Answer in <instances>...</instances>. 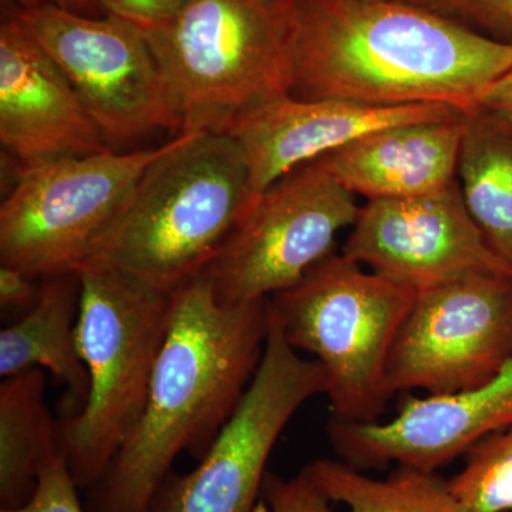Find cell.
I'll use <instances>...</instances> for the list:
<instances>
[{"label":"cell","mask_w":512,"mask_h":512,"mask_svg":"<svg viewBox=\"0 0 512 512\" xmlns=\"http://www.w3.org/2000/svg\"><path fill=\"white\" fill-rule=\"evenodd\" d=\"M255 200L234 138L180 134L148 165L86 265L109 266L175 292L214 261Z\"/></svg>","instance_id":"3"},{"label":"cell","mask_w":512,"mask_h":512,"mask_svg":"<svg viewBox=\"0 0 512 512\" xmlns=\"http://www.w3.org/2000/svg\"><path fill=\"white\" fill-rule=\"evenodd\" d=\"M512 359V276L470 274L417 289L399 330L387 383L393 394L461 392Z\"/></svg>","instance_id":"11"},{"label":"cell","mask_w":512,"mask_h":512,"mask_svg":"<svg viewBox=\"0 0 512 512\" xmlns=\"http://www.w3.org/2000/svg\"><path fill=\"white\" fill-rule=\"evenodd\" d=\"M268 320V299L221 305L204 271L175 291L143 416L86 512H146L181 454L208 453L261 365Z\"/></svg>","instance_id":"2"},{"label":"cell","mask_w":512,"mask_h":512,"mask_svg":"<svg viewBox=\"0 0 512 512\" xmlns=\"http://www.w3.org/2000/svg\"><path fill=\"white\" fill-rule=\"evenodd\" d=\"M457 181L468 214L512 269V124L483 109L464 116Z\"/></svg>","instance_id":"18"},{"label":"cell","mask_w":512,"mask_h":512,"mask_svg":"<svg viewBox=\"0 0 512 512\" xmlns=\"http://www.w3.org/2000/svg\"><path fill=\"white\" fill-rule=\"evenodd\" d=\"M45 394L43 369L16 373L0 384V508L28 503L43 464L63 451Z\"/></svg>","instance_id":"19"},{"label":"cell","mask_w":512,"mask_h":512,"mask_svg":"<svg viewBox=\"0 0 512 512\" xmlns=\"http://www.w3.org/2000/svg\"><path fill=\"white\" fill-rule=\"evenodd\" d=\"M170 146L19 164L0 207V265L33 278L92 261L148 165Z\"/></svg>","instance_id":"7"},{"label":"cell","mask_w":512,"mask_h":512,"mask_svg":"<svg viewBox=\"0 0 512 512\" xmlns=\"http://www.w3.org/2000/svg\"><path fill=\"white\" fill-rule=\"evenodd\" d=\"M416 295L414 286L332 252L268 299L286 342L322 366L333 419H380L394 396L387 383L390 353Z\"/></svg>","instance_id":"6"},{"label":"cell","mask_w":512,"mask_h":512,"mask_svg":"<svg viewBox=\"0 0 512 512\" xmlns=\"http://www.w3.org/2000/svg\"><path fill=\"white\" fill-rule=\"evenodd\" d=\"M0 141L19 164L110 150L66 74L16 10L0 25Z\"/></svg>","instance_id":"15"},{"label":"cell","mask_w":512,"mask_h":512,"mask_svg":"<svg viewBox=\"0 0 512 512\" xmlns=\"http://www.w3.org/2000/svg\"><path fill=\"white\" fill-rule=\"evenodd\" d=\"M512 427V359L473 389L407 397L387 421L330 420L328 436L340 460L356 468L412 467L437 471L466 456L478 441Z\"/></svg>","instance_id":"13"},{"label":"cell","mask_w":512,"mask_h":512,"mask_svg":"<svg viewBox=\"0 0 512 512\" xmlns=\"http://www.w3.org/2000/svg\"><path fill=\"white\" fill-rule=\"evenodd\" d=\"M464 116L382 128L316 161L367 201L437 194L457 181Z\"/></svg>","instance_id":"16"},{"label":"cell","mask_w":512,"mask_h":512,"mask_svg":"<svg viewBox=\"0 0 512 512\" xmlns=\"http://www.w3.org/2000/svg\"><path fill=\"white\" fill-rule=\"evenodd\" d=\"M147 37L183 119L181 134H225L239 113L291 93L292 0H187Z\"/></svg>","instance_id":"5"},{"label":"cell","mask_w":512,"mask_h":512,"mask_svg":"<svg viewBox=\"0 0 512 512\" xmlns=\"http://www.w3.org/2000/svg\"><path fill=\"white\" fill-rule=\"evenodd\" d=\"M13 2L18 5V9L30 8V6L42 5V3H53V5L83 13V15L84 12H92L94 8H99L96 0H13Z\"/></svg>","instance_id":"28"},{"label":"cell","mask_w":512,"mask_h":512,"mask_svg":"<svg viewBox=\"0 0 512 512\" xmlns=\"http://www.w3.org/2000/svg\"><path fill=\"white\" fill-rule=\"evenodd\" d=\"M460 23L474 32L491 33L512 45V0H407Z\"/></svg>","instance_id":"22"},{"label":"cell","mask_w":512,"mask_h":512,"mask_svg":"<svg viewBox=\"0 0 512 512\" xmlns=\"http://www.w3.org/2000/svg\"><path fill=\"white\" fill-rule=\"evenodd\" d=\"M39 279L10 266H0V306L3 311H25L35 308L42 295Z\"/></svg>","instance_id":"26"},{"label":"cell","mask_w":512,"mask_h":512,"mask_svg":"<svg viewBox=\"0 0 512 512\" xmlns=\"http://www.w3.org/2000/svg\"><path fill=\"white\" fill-rule=\"evenodd\" d=\"M79 275L43 279L35 308L0 332V375L3 379L30 369L47 370L66 387V416L82 412L89 396L90 379L77 350Z\"/></svg>","instance_id":"17"},{"label":"cell","mask_w":512,"mask_h":512,"mask_svg":"<svg viewBox=\"0 0 512 512\" xmlns=\"http://www.w3.org/2000/svg\"><path fill=\"white\" fill-rule=\"evenodd\" d=\"M59 64L107 144L183 131L180 110L143 30L117 16L53 5L16 9Z\"/></svg>","instance_id":"10"},{"label":"cell","mask_w":512,"mask_h":512,"mask_svg":"<svg viewBox=\"0 0 512 512\" xmlns=\"http://www.w3.org/2000/svg\"><path fill=\"white\" fill-rule=\"evenodd\" d=\"M77 275L76 342L90 389L82 412L59 421V433L74 481L89 490L143 416L175 292L109 266H82Z\"/></svg>","instance_id":"4"},{"label":"cell","mask_w":512,"mask_h":512,"mask_svg":"<svg viewBox=\"0 0 512 512\" xmlns=\"http://www.w3.org/2000/svg\"><path fill=\"white\" fill-rule=\"evenodd\" d=\"M448 480L468 512H512V427L478 441Z\"/></svg>","instance_id":"21"},{"label":"cell","mask_w":512,"mask_h":512,"mask_svg":"<svg viewBox=\"0 0 512 512\" xmlns=\"http://www.w3.org/2000/svg\"><path fill=\"white\" fill-rule=\"evenodd\" d=\"M480 109L512 124V67L485 92Z\"/></svg>","instance_id":"27"},{"label":"cell","mask_w":512,"mask_h":512,"mask_svg":"<svg viewBox=\"0 0 512 512\" xmlns=\"http://www.w3.org/2000/svg\"><path fill=\"white\" fill-rule=\"evenodd\" d=\"M76 484L63 451L43 464L37 477L35 494L18 508H0V512H86L80 503Z\"/></svg>","instance_id":"23"},{"label":"cell","mask_w":512,"mask_h":512,"mask_svg":"<svg viewBox=\"0 0 512 512\" xmlns=\"http://www.w3.org/2000/svg\"><path fill=\"white\" fill-rule=\"evenodd\" d=\"M264 356L237 412L190 473L171 471L146 512H269L268 461L296 412L326 394V375L286 342L269 309Z\"/></svg>","instance_id":"8"},{"label":"cell","mask_w":512,"mask_h":512,"mask_svg":"<svg viewBox=\"0 0 512 512\" xmlns=\"http://www.w3.org/2000/svg\"><path fill=\"white\" fill-rule=\"evenodd\" d=\"M342 254L416 289L470 274L512 276L468 214L458 181L424 197L367 201Z\"/></svg>","instance_id":"12"},{"label":"cell","mask_w":512,"mask_h":512,"mask_svg":"<svg viewBox=\"0 0 512 512\" xmlns=\"http://www.w3.org/2000/svg\"><path fill=\"white\" fill-rule=\"evenodd\" d=\"M305 471L330 503L349 512H468L436 471L397 467L373 478L330 458L313 461Z\"/></svg>","instance_id":"20"},{"label":"cell","mask_w":512,"mask_h":512,"mask_svg":"<svg viewBox=\"0 0 512 512\" xmlns=\"http://www.w3.org/2000/svg\"><path fill=\"white\" fill-rule=\"evenodd\" d=\"M264 501L269 512H333L332 503L303 471L292 478L271 474L265 481Z\"/></svg>","instance_id":"24"},{"label":"cell","mask_w":512,"mask_h":512,"mask_svg":"<svg viewBox=\"0 0 512 512\" xmlns=\"http://www.w3.org/2000/svg\"><path fill=\"white\" fill-rule=\"evenodd\" d=\"M360 207L318 163L295 168L256 197L205 269L221 305H244L292 288L332 254Z\"/></svg>","instance_id":"9"},{"label":"cell","mask_w":512,"mask_h":512,"mask_svg":"<svg viewBox=\"0 0 512 512\" xmlns=\"http://www.w3.org/2000/svg\"><path fill=\"white\" fill-rule=\"evenodd\" d=\"M461 114L441 103L370 106L342 99H296L286 93L239 113L225 134L244 154L256 198L295 168L373 131Z\"/></svg>","instance_id":"14"},{"label":"cell","mask_w":512,"mask_h":512,"mask_svg":"<svg viewBox=\"0 0 512 512\" xmlns=\"http://www.w3.org/2000/svg\"><path fill=\"white\" fill-rule=\"evenodd\" d=\"M106 15L134 23L140 29L156 28L174 18L187 0H96Z\"/></svg>","instance_id":"25"},{"label":"cell","mask_w":512,"mask_h":512,"mask_svg":"<svg viewBox=\"0 0 512 512\" xmlns=\"http://www.w3.org/2000/svg\"><path fill=\"white\" fill-rule=\"evenodd\" d=\"M296 99L468 114L512 67L498 42L407 0H292Z\"/></svg>","instance_id":"1"}]
</instances>
